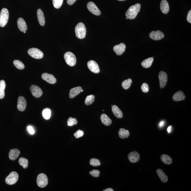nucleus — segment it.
Instances as JSON below:
<instances>
[{
    "label": "nucleus",
    "mask_w": 191,
    "mask_h": 191,
    "mask_svg": "<svg viewBox=\"0 0 191 191\" xmlns=\"http://www.w3.org/2000/svg\"><path fill=\"white\" fill-rule=\"evenodd\" d=\"M30 90L33 96L35 98H39L42 95L43 92L39 87L33 85L31 86Z\"/></svg>",
    "instance_id": "obj_11"
},
{
    "label": "nucleus",
    "mask_w": 191,
    "mask_h": 191,
    "mask_svg": "<svg viewBox=\"0 0 191 191\" xmlns=\"http://www.w3.org/2000/svg\"><path fill=\"white\" fill-rule=\"evenodd\" d=\"M164 37V34L160 31H153L150 33V37L152 39L159 40L162 39Z\"/></svg>",
    "instance_id": "obj_13"
},
{
    "label": "nucleus",
    "mask_w": 191,
    "mask_h": 191,
    "mask_svg": "<svg viewBox=\"0 0 191 191\" xmlns=\"http://www.w3.org/2000/svg\"><path fill=\"white\" fill-rule=\"evenodd\" d=\"M84 132L80 130H77L76 133H74V136L76 139H79L80 137H82L84 135Z\"/></svg>",
    "instance_id": "obj_40"
},
{
    "label": "nucleus",
    "mask_w": 191,
    "mask_h": 191,
    "mask_svg": "<svg viewBox=\"0 0 191 191\" xmlns=\"http://www.w3.org/2000/svg\"><path fill=\"white\" fill-rule=\"evenodd\" d=\"M186 96L184 92L181 91H179L175 92L172 97V100L174 101L178 102L184 100L185 99Z\"/></svg>",
    "instance_id": "obj_17"
},
{
    "label": "nucleus",
    "mask_w": 191,
    "mask_h": 191,
    "mask_svg": "<svg viewBox=\"0 0 191 191\" xmlns=\"http://www.w3.org/2000/svg\"><path fill=\"white\" fill-rule=\"evenodd\" d=\"M17 24L18 29L21 31L24 32L27 31V24L23 18H18L17 21Z\"/></svg>",
    "instance_id": "obj_18"
},
{
    "label": "nucleus",
    "mask_w": 191,
    "mask_h": 191,
    "mask_svg": "<svg viewBox=\"0 0 191 191\" xmlns=\"http://www.w3.org/2000/svg\"><path fill=\"white\" fill-rule=\"evenodd\" d=\"M27 106V102L25 98L23 96H20L18 98L17 108L18 111H23L26 109Z\"/></svg>",
    "instance_id": "obj_12"
},
{
    "label": "nucleus",
    "mask_w": 191,
    "mask_h": 191,
    "mask_svg": "<svg viewBox=\"0 0 191 191\" xmlns=\"http://www.w3.org/2000/svg\"><path fill=\"white\" fill-rule=\"evenodd\" d=\"M37 182L39 187L41 188L46 187L48 182L47 175L43 173L40 174L37 176Z\"/></svg>",
    "instance_id": "obj_5"
},
{
    "label": "nucleus",
    "mask_w": 191,
    "mask_h": 191,
    "mask_svg": "<svg viewBox=\"0 0 191 191\" xmlns=\"http://www.w3.org/2000/svg\"><path fill=\"white\" fill-rule=\"evenodd\" d=\"M171 126H169L167 128V131L169 133H170L171 130Z\"/></svg>",
    "instance_id": "obj_45"
},
{
    "label": "nucleus",
    "mask_w": 191,
    "mask_h": 191,
    "mask_svg": "<svg viewBox=\"0 0 191 191\" xmlns=\"http://www.w3.org/2000/svg\"><path fill=\"white\" fill-rule=\"evenodd\" d=\"M87 66L90 70L94 73L97 74L100 72V69L98 64L93 60L88 62Z\"/></svg>",
    "instance_id": "obj_10"
},
{
    "label": "nucleus",
    "mask_w": 191,
    "mask_h": 191,
    "mask_svg": "<svg viewBox=\"0 0 191 191\" xmlns=\"http://www.w3.org/2000/svg\"><path fill=\"white\" fill-rule=\"evenodd\" d=\"M18 177L19 176L18 174L16 172H12L6 177L5 180V182L9 185L14 184L18 181Z\"/></svg>",
    "instance_id": "obj_7"
},
{
    "label": "nucleus",
    "mask_w": 191,
    "mask_h": 191,
    "mask_svg": "<svg viewBox=\"0 0 191 191\" xmlns=\"http://www.w3.org/2000/svg\"><path fill=\"white\" fill-rule=\"evenodd\" d=\"M27 128L28 131L29 132V133H30L31 134L33 135L34 134L35 131L32 127L29 126L27 127Z\"/></svg>",
    "instance_id": "obj_41"
},
{
    "label": "nucleus",
    "mask_w": 191,
    "mask_h": 191,
    "mask_svg": "<svg viewBox=\"0 0 191 191\" xmlns=\"http://www.w3.org/2000/svg\"><path fill=\"white\" fill-rule=\"evenodd\" d=\"M28 53L31 57L36 59H41L44 56L43 52L36 48H31L28 50Z\"/></svg>",
    "instance_id": "obj_6"
},
{
    "label": "nucleus",
    "mask_w": 191,
    "mask_h": 191,
    "mask_svg": "<svg viewBox=\"0 0 191 191\" xmlns=\"http://www.w3.org/2000/svg\"><path fill=\"white\" fill-rule=\"evenodd\" d=\"M82 88L81 87L77 86L72 88L69 92V97L70 98L73 99L78 95L81 92Z\"/></svg>",
    "instance_id": "obj_19"
},
{
    "label": "nucleus",
    "mask_w": 191,
    "mask_h": 191,
    "mask_svg": "<svg viewBox=\"0 0 191 191\" xmlns=\"http://www.w3.org/2000/svg\"><path fill=\"white\" fill-rule=\"evenodd\" d=\"M42 114L45 119L48 120L50 118L51 116V111L49 108L45 109L43 111Z\"/></svg>",
    "instance_id": "obj_33"
},
{
    "label": "nucleus",
    "mask_w": 191,
    "mask_h": 191,
    "mask_svg": "<svg viewBox=\"0 0 191 191\" xmlns=\"http://www.w3.org/2000/svg\"><path fill=\"white\" fill-rule=\"evenodd\" d=\"M18 162L20 165L23 168L26 169L29 166V161L27 159L24 158H20Z\"/></svg>",
    "instance_id": "obj_31"
},
{
    "label": "nucleus",
    "mask_w": 191,
    "mask_h": 191,
    "mask_svg": "<svg viewBox=\"0 0 191 191\" xmlns=\"http://www.w3.org/2000/svg\"><path fill=\"white\" fill-rule=\"evenodd\" d=\"M160 87L164 88L165 87L167 82V73L161 71L159 74Z\"/></svg>",
    "instance_id": "obj_8"
},
{
    "label": "nucleus",
    "mask_w": 191,
    "mask_h": 191,
    "mask_svg": "<svg viewBox=\"0 0 191 191\" xmlns=\"http://www.w3.org/2000/svg\"><path fill=\"white\" fill-rule=\"evenodd\" d=\"M6 87V83L4 80L0 81V99H2L4 97V90Z\"/></svg>",
    "instance_id": "obj_29"
},
{
    "label": "nucleus",
    "mask_w": 191,
    "mask_h": 191,
    "mask_svg": "<svg viewBox=\"0 0 191 191\" xmlns=\"http://www.w3.org/2000/svg\"><path fill=\"white\" fill-rule=\"evenodd\" d=\"M141 7V4L139 3L131 6L126 12V18L130 20L135 19L140 10Z\"/></svg>",
    "instance_id": "obj_1"
},
{
    "label": "nucleus",
    "mask_w": 191,
    "mask_h": 191,
    "mask_svg": "<svg viewBox=\"0 0 191 191\" xmlns=\"http://www.w3.org/2000/svg\"><path fill=\"white\" fill-rule=\"evenodd\" d=\"M161 161L164 164L170 165L172 162V159L169 155L166 154H163L161 155L160 158Z\"/></svg>",
    "instance_id": "obj_26"
},
{
    "label": "nucleus",
    "mask_w": 191,
    "mask_h": 191,
    "mask_svg": "<svg viewBox=\"0 0 191 191\" xmlns=\"http://www.w3.org/2000/svg\"><path fill=\"white\" fill-rule=\"evenodd\" d=\"M126 49V46L123 43L116 45L113 47V50L116 55H121L125 52Z\"/></svg>",
    "instance_id": "obj_16"
},
{
    "label": "nucleus",
    "mask_w": 191,
    "mask_h": 191,
    "mask_svg": "<svg viewBox=\"0 0 191 191\" xmlns=\"http://www.w3.org/2000/svg\"><path fill=\"white\" fill-rule=\"evenodd\" d=\"M90 164L94 167H97L101 165V162L99 159L92 158L90 161Z\"/></svg>",
    "instance_id": "obj_35"
},
{
    "label": "nucleus",
    "mask_w": 191,
    "mask_h": 191,
    "mask_svg": "<svg viewBox=\"0 0 191 191\" xmlns=\"http://www.w3.org/2000/svg\"><path fill=\"white\" fill-rule=\"evenodd\" d=\"M67 122L68 126H72L74 125H77V122L75 118L70 117L68 119Z\"/></svg>",
    "instance_id": "obj_37"
},
{
    "label": "nucleus",
    "mask_w": 191,
    "mask_h": 191,
    "mask_svg": "<svg viewBox=\"0 0 191 191\" xmlns=\"http://www.w3.org/2000/svg\"><path fill=\"white\" fill-rule=\"evenodd\" d=\"M76 36L80 39H83L86 37V29L85 26L82 22L78 23L75 27Z\"/></svg>",
    "instance_id": "obj_2"
},
{
    "label": "nucleus",
    "mask_w": 191,
    "mask_h": 191,
    "mask_svg": "<svg viewBox=\"0 0 191 191\" xmlns=\"http://www.w3.org/2000/svg\"><path fill=\"white\" fill-rule=\"evenodd\" d=\"M141 90L143 92L147 93L149 91V87L147 83H144L142 84L141 86Z\"/></svg>",
    "instance_id": "obj_39"
},
{
    "label": "nucleus",
    "mask_w": 191,
    "mask_h": 191,
    "mask_svg": "<svg viewBox=\"0 0 191 191\" xmlns=\"http://www.w3.org/2000/svg\"><path fill=\"white\" fill-rule=\"evenodd\" d=\"M187 20L188 22L191 23V10H190L187 16Z\"/></svg>",
    "instance_id": "obj_42"
},
{
    "label": "nucleus",
    "mask_w": 191,
    "mask_h": 191,
    "mask_svg": "<svg viewBox=\"0 0 191 191\" xmlns=\"http://www.w3.org/2000/svg\"><path fill=\"white\" fill-rule=\"evenodd\" d=\"M160 9L163 13L167 14L168 13L170 7L168 3L166 0H162L161 1Z\"/></svg>",
    "instance_id": "obj_21"
},
{
    "label": "nucleus",
    "mask_w": 191,
    "mask_h": 191,
    "mask_svg": "<svg viewBox=\"0 0 191 191\" xmlns=\"http://www.w3.org/2000/svg\"><path fill=\"white\" fill-rule=\"evenodd\" d=\"M156 173L162 182L165 183L168 181V178L167 175L161 169H158L156 170Z\"/></svg>",
    "instance_id": "obj_23"
},
{
    "label": "nucleus",
    "mask_w": 191,
    "mask_h": 191,
    "mask_svg": "<svg viewBox=\"0 0 191 191\" xmlns=\"http://www.w3.org/2000/svg\"><path fill=\"white\" fill-rule=\"evenodd\" d=\"M63 0H52L53 4L56 9H59L61 7Z\"/></svg>",
    "instance_id": "obj_36"
},
{
    "label": "nucleus",
    "mask_w": 191,
    "mask_h": 191,
    "mask_svg": "<svg viewBox=\"0 0 191 191\" xmlns=\"http://www.w3.org/2000/svg\"><path fill=\"white\" fill-rule=\"evenodd\" d=\"M89 173L92 177L97 178L99 177L100 171L98 170H94L90 171Z\"/></svg>",
    "instance_id": "obj_38"
},
{
    "label": "nucleus",
    "mask_w": 191,
    "mask_h": 191,
    "mask_svg": "<svg viewBox=\"0 0 191 191\" xmlns=\"http://www.w3.org/2000/svg\"><path fill=\"white\" fill-rule=\"evenodd\" d=\"M20 154V150L18 149H12L9 153V158L12 160H15L18 157Z\"/></svg>",
    "instance_id": "obj_20"
},
{
    "label": "nucleus",
    "mask_w": 191,
    "mask_h": 191,
    "mask_svg": "<svg viewBox=\"0 0 191 191\" xmlns=\"http://www.w3.org/2000/svg\"><path fill=\"white\" fill-rule=\"evenodd\" d=\"M101 120L104 125L108 126L112 123L111 119L107 115L103 114L101 116Z\"/></svg>",
    "instance_id": "obj_25"
},
{
    "label": "nucleus",
    "mask_w": 191,
    "mask_h": 191,
    "mask_svg": "<svg viewBox=\"0 0 191 191\" xmlns=\"http://www.w3.org/2000/svg\"><path fill=\"white\" fill-rule=\"evenodd\" d=\"M83 90H82V91H81V92H83Z\"/></svg>",
    "instance_id": "obj_48"
},
{
    "label": "nucleus",
    "mask_w": 191,
    "mask_h": 191,
    "mask_svg": "<svg viewBox=\"0 0 191 191\" xmlns=\"http://www.w3.org/2000/svg\"><path fill=\"white\" fill-rule=\"evenodd\" d=\"M140 158V156L139 153L135 151L130 152L128 156L129 160L133 163L138 162L139 161Z\"/></svg>",
    "instance_id": "obj_15"
},
{
    "label": "nucleus",
    "mask_w": 191,
    "mask_h": 191,
    "mask_svg": "<svg viewBox=\"0 0 191 191\" xmlns=\"http://www.w3.org/2000/svg\"><path fill=\"white\" fill-rule=\"evenodd\" d=\"M95 97L93 94L87 96L85 101V105H91L94 102Z\"/></svg>",
    "instance_id": "obj_32"
},
{
    "label": "nucleus",
    "mask_w": 191,
    "mask_h": 191,
    "mask_svg": "<svg viewBox=\"0 0 191 191\" xmlns=\"http://www.w3.org/2000/svg\"><path fill=\"white\" fill-rule=\"evenodd\" d=\"M14 65L18 69L22 70L24 69V65L22 62L18 60H15L13 61Z\"/></svg>",
    "instance_id": "obj_34"
},
{
    "label": "nucleus",
    "mask_w": 191,
    "mask_h": 191,
    "mask_svg": "<svg viewBox=\"0 0 191 191\" xmlns=\"http://www.w3.org/2000/svg\"><path fill=\"white\" fill-rule=\"evenodd\" d=\"M164 122H160L159 124V126L160 127H162V126L164 125Z\"/></svg>",
    "instance_id": "obj_46"
},
{
    "label": "nucleus",
    "mask_w": 191,
    "mask_h": 191,
    "mask_svg": "<svg viewBox=\"0 0 191 191\" xmlns=\"http://www.w3.org/2000/svg\"><path fill=\"white\" fill-rule=\"evenodd\" d=\"M37 17H38L39 23L40 25L44 26L45 24V19L44 14L41 9H38L37 11Z\"/></svg>",
    "instance_id": "obj_24"
},
{
    "label": "nucleus",
    "mask_w": 191,
    "mask_h": 191,
    "mask_svg": "<svg viewBox=\"0 0 191 191\" xmlns=\"http://www.w3.org/2000/svg\"><path fill=\"white\" fill-rule=\"evenodd\" d=\"M65 60L66 63L69 66L73 67L75 66L77 63V60L75 55L71 52L66 53L64 55Z\"/></svg>",
    "instance_id": "obj_4"
},
{
    "label": "nucleus",
    "mask_w": 191,
    "mask_h": 191,
    "mask_svg": "<svg viewBox=\"0 0 191 191\" xmlns=\"http://www.w3.org/2000/svg\"><path fill=\"white\" fill-rule=\"evenodd\" d=\"M154 58L153 57H150V58L146 59L143 61L141 65L144 68H147L150 67L153 63Z\"/></svg>",
    "instance_id": "obj_28"
},
{
    "label": "nucleus",
    "mask_w": 191,
    "mask_h": 191,
    "mask_svg": "<svg viewBox=\"0 0 191 191\" xmlns=\"http://www.w3.org/2000/svg\"><path fill=\"white\" fill-rule=\"evenodd\" d=\"M112 111L116 117L118 119L122 118L123 117V113L120 109L116 105H113L112 106Z\"/></svg>",
    "instance_id": "obj_22"
},
{
    "label": "nucleus",
    "mask_w": 191,
    "mask_h": 191,
    "mask_svg": "<svg viewBox=\"0 0 191 191\" xmlns=\"http://www.w3.org/2000/svg\"><path fill=\"white\" fill-rule=\"evenodd\" d=\"M87 7L88 10L93 14L96 16H99L101 14L100 11L94 2L91 1L88 2L87 5Z\"/></svg>",
    "instance_id": "obj_9"
},
{
    "label": "nucleus",
    "mask_w": 191,
    "mask_h": 191,
    "mask_svg": "<svg viewBox=\"0 0 191 191\" xmlns=\"http://www.w3.org/2000/svg\"><path fill=\"white\" fill-rule=\"evenodd\" d=\"M103 191H114V190L111 188H108L106 189H105L103 190Z\"/></svg>",
    "instance_id": "obj_44"
},
{
    "label": "nucleus",
    "mask_w": 191,
    "mask_h": 191,
    "mask_svg": "<svg viewBox=\"0 0 191 191\" xmlns=\"http://www.w3.org/2000/svg\"><path fill=\"white\" fill-rule=\"evenodd\" d=\"M118 1H126V0H118Z\"/></svg>",
    "instance_id": "obj_47"
},
{
    "label": "nucleus",
    "mask_w": 191,
    "mask_h": 191,
    "mask_svg": "<svg viewBox=\"0 0 191 191\" xmlns=\"http://www.w3.org/2000/svg\"><path fill=\"white\" fill-rule=\"evenodd\" d=\"M77 0H67V3L69 5H72Z\"/></svg>",
    "instance_id": "obj_43"
},
{
    "label": "nucleus",
    "mask_w": 191,
    "mask_h": 191,
    "mask_svg": "<svg viewBox=\"0 0 191 191\" xmlns=\"http://www.w3.org/2000/svg\"><path fill=\"white\" fill-rule=\"evenodd\" d=\"M118 134L119 137L122 139H127L130 136L129 132L128 130L123 128L120 129Z\"/></svg>",
    "instance_id": "obj_27"
},
{
    "label": "nucleus",
    "mask_w": 191,
    "mask_h": 191,
    "mask_svg": "<svg viewBox=\"0 0 191 191\" xmlns=\"http://www.w3.org/2000/svg\"><path fill=\"white\" fill-rule=\"evenodd\" d=\"M42 78L48 83L53 84L56 82V80L55 77L52 74H49L48 73H44L41 75Z\"/></svg>",
    "instance_id": "obj_14"
},
{
    "label": "nucleus",
    "mask_w": 191,
    "mask_h": 191,
    "mask_svg": "<svg viewBox=\"0 0 191 191\" xmlns=\"http://www.w3.org/2000/svg\"><path fill=\"white\" fill-rule=\"evenodd\" d=\"M9 18V12L6 8H3L0 13V26L4 27L7 24Z\"/></svg>",
    "instance_id": "obj_3"
},
{
    "label": "nucleus",
    "mask_w": 191,
    "mask_h": 191,
    "mask_svg": "<svg viewBox=\"0 0 191 191\" xmlns=\"http://www.w3.org/2000/svg\"><path fill=\"white\" fill-rule=\"evenodd\" d=\"M24 33H26V31H24Z\"/></svg>",
    "instance_id": "obj_49"
},
{
    "label": "nucleus",
    "mask_w": 191,
    "mask_h": 191,
    "mask_svg": "<svg viewBox=\"0 0 191 191\" xmlns=\"http://www.w3.org/2000/svg\"><path fill=\"white\" fill-rule=\"evenodd\" d=\"M132 83V80L131 79H128L124 80L122 82V88L125 90H127L130 88Z\"/></svg>",
    "instance_id": "obj_30"
}]
</instances>
